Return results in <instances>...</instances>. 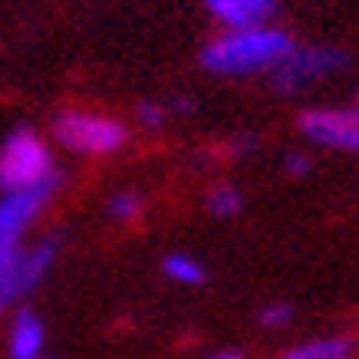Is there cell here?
<instances>
[{"instance_id": "9a60e30c", "label": "cell", "mask_w": 359, "mask_h": 359, "mask_svg": "<svg viewBox=\"0 0 359 359\" xmlns=\"http://www.w3.org/2000/svg\"><path fill=\"white\" fill-rule=\"evenodd\" d=\"M261 323L264 327H283V323H290V306L287 304H271L261 310Z\"/></svg>"}, {"instance_id": "ba28073f", "label": "cell", "mask_w": 359, "mask_h": 359, "mask_svg": "<svg viewBox=\"0 0 359 359\" xmlns=\"http://www.w3.org/2000/svg\"><path fill=\"white\" fill-rule=\"evenodd\" d=\"M201 4L224 30L264 27L277 17V0H201Z\"/></svg>"}, {"instance_id": "e0dca14e", "label": "cell", "mask_w": 359, "mask_h": 359, "mask_svg": "<svg viewBox=\"0 0 359 359\" xmlns=\"http://www.w3.org/2000/svg\"><path fill=\"white\" fill-rule=\"evenodd\" d=\"M208 359H244L238 353V349H221V353H215V356H208Z\"/></svg>"}, {"instance_id": "52a82bcc", "label": "cell", "mask_w": 359, "mask_h": 359, "mask_svg": "<svg viewBox=\"0 0 359 359\" xmlns=\"http://www.w3.org/2000/svg\"><path fill=\"white\" fill-rule=\"evenodd\" d=\"M300 132L316 145L359 152V102L349 109H310L300 116Z\"/></svg>"}, {"instance_id": "9c48e42d", "label": "cell", "mask_w": 359, "mask_h": 359, "mask_svg": "<svg viewBox=\"0 0 359 359\" xmlns=\"http://www.w3.org/2000/svg\"><path fill=\"white\" fill-rule=\"evenodd\" d=\"M46 346V327L33 310H17L7 330V353L11 359H40Z\"/></svg>"}, {"instance_id": "8992f818", "label": "cell", "mask_w": 359, "mask_h": 359, "mask_svg": "<svg viewBox=\"0 0 359 359\" xmlns=\"http://www.w3.org/2000/svg\"><path fill=\"white\" fill-rule=\"evenodd\" d=\"M346 66V53L333 46H294L280 63L271 69V83L280 93H297L316 79H327Z\"/></svg>"}, {"instance_id": "7a4b0ae2", "label": "cell", "mask_w": 359, "mask_h": 359, "mask_svg": "<svg viewBox=\"0 0 359 359\" xmlns=\"http://www.w3.org/2000/svg\"><path fill=\"white\" fill-rule=\"evenodd\" d=\"M53 149L36 129H13L0 142V191H17V188H33L56 178Z\"/></svg>"}, {"instance_id": "7c38bea8", "label": "cell", "mask_w": 359, "mask_h": 359, "mask_svg": "<svg viewBox=\"0 0 359 359\" xmlns=\"http://www.w3.org/2000/svg\"><path fill=\"white\" fill-rule=\"evenodd\" d=\"M241 208H244V195L234 185H215L208 191V211L215 218H234Z\"/></svg>"}, {"instance_id": "2e32d148", "label": "cell", "mask_w": 359, "mask_h": 359, "mask_svg": "<svg viewBox=\"0 0 359 359\" xmlns=\"http://www.w3.org/2000/svg\"><path fill=\"white\" fill-rule=\"evenodd\" d=\"M287 172L290 175H306L310 172V158H306V155H290V158H287Z\"/></svg>"}, {"instance_id": "6da1fadb", "label": "cell", "mask_w": 359, "mask_h": 359, "mask_svg": "<svg viewBox=\"0 0 359 359\" xmlns=\"http://www.w3.org/2000/svg\"><path fill=\"white\" fill-rule=\"evenodd\" d=\"M294 46H297L294 36L287 30L271 27V23L244 27V30H224L201 50V66L208 73H215V76L271 73Z\"/></svg>"}, {"instance_id": "ac0fdd59", "label": "cell", "mask_w": 359, "mask_h": 359, "mask_svg": "<svg viewBox=\"0 0 359 359\" xmlns=\"http://www.w3.org/2000/svg\"><path fill=\"white\" fill-rule=\"evenodd\" d=\"M40 359H53V356H40Z\"/></svg>"}, {"instance_id": "277c9868", "label": "cell", "mask_w": 359, "mask_h": 359, "mask_svg": "<svg viewBox=\"0 0 359 359\" xmlns=\"http://www.w3.org/2000/svg\"><path fill=\"white\" fill-rule=\"evenodd\" d=\"M56 254H60V238H43L30 248L23 244L11 254H0V313L36 290V283L56 264Z\"/></svg>"}, {"instance_id": "4fadbf2b", "label": "cell", "mask_w": 359, "mask_h": 359, "mask_svg": "<svg viewBox=\"0 0 359 359\" xmlns=\"http://www.w3.org/2000/svg\"><path fill=\"white\" fill-rule=\"evenodd\" d=\"M142 208H145V201H142L139 191H116V195L109 198V215L119 221V224L135 221L142 215Z\"/></svg>"}, {"instance_id": "5bb4252c", "label": "cell", "mask_w": 359, "mask_h": 359, "mask_svg": "<svg viewBox=\"0 0 359 359\" xmlns=\"http://www.w3.org/2000/svg\"><path fill=\"white\" fill-rule=\"evenodd\" d=\"M139 122L145 129H162L165 119H168V109H165L162 102H139Z\"/></svg>"}, {"instance_id": "30bf717a", "label": "cell", "mask_w": 359, "mask_h": 359, "mask_svg": "<svg viewBox=\"0 0 359 359\" xmlns=\"http://www.w3.org/2000/svg\"><path fill=\"white\" fill-rule=\"evenodd\" d=\"M353 356V339L346 337H323L313 343H300V346L287 349L283 359H349Z\"/></svg>"}, {"instance_id": "3957f363", "label": "cell", "mask_w": 359, "mask_h": 359, "mask_svg": "<svg viewBox=\"0 0 359 359\" xmlns=\"http://www.w3.org/2000/svg\"><path fill=\"white\" fill-rule=\"evenodd\" d=\"M53 139L66 152L86 155V158H106L126 149L129 129L112 116L89 109H66L53 119Z\"/></svg>"}, {"instance_id": "5b68a950", "label": "cell", "mask_w": 359, "mask_h": 359, "mask_svg": "<svg viewBox=\"0 0 359 359\" xmlns=\"http://www.w3.org/2000/svg\"><path fill=\"white\" fill-rule=\"evenodd\" d=\"M63 185V178L56 175L43 185L33 188H17V191H0V254L23 248L27 231L40 221V215L46 211V205L56 198Z\"/></svg>"}, {"instance_id": "8fae6325", "label": "cell", "mask_w": 359, "mask_h": 359, "mask_svg": "<svg viewBox=\"0 0 359 359\" xmlns=\"http://www.w3.org/2000/svg\"><path fill=\"white\" fill-rule=\"evenodd\" d=\"M162 271L168 280L175 283H185V287H201L208 277L205 264L198 261V257H191V254H168L162 264Z\"/></svg>"}]
</instances>
